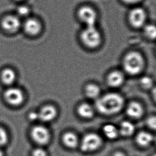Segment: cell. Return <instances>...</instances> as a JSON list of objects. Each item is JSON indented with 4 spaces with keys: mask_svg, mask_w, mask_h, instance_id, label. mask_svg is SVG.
<instances>
[{
    "mask_svg": "<svg viewBox=\"0 0 156 156\" xmlns=\"http://www.w3.org/2000/svg\"><path fill=\"white\" fill-rule=\"evenodd\" d=\"M145 59L137 51H129L123 57L122 68L125 72L131 76L139 74L145 66Z\"/></svg>",
    "mask_w": 156,
    "mask_h": 156,
    "instance_id": "2",
    "label": "cell"
},
{
    "mask_svg": "<svg viewBox=\"0 0 156 156\" xmlns=\"http://www.w3.org/2000/svg\"><path fill=\"white\" fill-rule=\"evenodd\" d=\"M144 110L140 104L136 102H132L129 104L126 109L127 115L131 118L137 119L142 116Z\"/></svg>",
    "mask_w": 156,
    "mask_h": 156,
    "instance_id": "13",
    "label": "cell"
},
{
    "mask_svg": "<svg viewBox=\"0 0 156 156\" xmlns=\"http://www.w3.org/2000/svg\"><path fill=\"white\" fill-rule=\"evenodd\" d=\"M144 36L150 40H154L156 38V29L155 26L152 24H146L142 28Z\"/></svg>",
    "mask_w": 156,
    "mask_h": 156,
    "instance_id": "20",
    "label": "cell"
},
{
    "mask_svg": "<svg viewBox=\"0 0 156 156\" xmlns=\"http://www.w3.org/2000/svg\"><path fill=\"white\" fill-rule=\"evenodd\" d=\"M18 1H21V0H18Z\"/></svg>",
    "mask_w": 156,
    "mask_h": 156,
    "instance_id": "31",
    "label": "cell"
},
{
    "mask_svg": "<svg viewBox=\"0 0 156 156\" xmlns=\"http://www.w3.org/2000/svg\"><path fill=\"white\" fill-rule=\"evenodd\" d=\"M33 156H47V152L42 148H36L32 153Z\"/></svg>",
    "mask_w": 156,
    "mask_h": 156,
    "instance_id": "25",
    "label": "cell"
},
{
    "mask_svg": "<svg viewBox=\"0 0 156 156\" xmlns=\"http://www.w3.org/2000/svg\"><path fill=\"white\" fill-rule=\"evenodd\" d=\"M85 93L90 98H97L100 93L99 87L94 84H89L85 87Z\"/></svg>",
    "mask_w": 156,
    "mask_h": 156,
    "instance_id": "21",
    "label": "cell"
},
{
    "mask_svg": "<svg viewBox=\"0 0 156 156\" xmlns=\"http://www.w3.org/2000/svg\"><path fill=\"white\" fill-rule=\"evenodd\" d=\"M147 13L141 6H135L129 11L128 19L130 25L135 28H142L147 24Z\"/></svg>",
    "mask_w": 156,
    "mask_h": 156,
    "instance_id": "5",
    "label": "cell"
},
{
    "mask_svg": "<svg viewBox=\"0 0 156 156\" xmlns=\"http://www.w3.org/2000/svg\"><path fill=\"white\" fill-rule=\"evenodd\" d=\"M77 16L85 26L96 25L98 15L93 7L90 6H83L78 8Z\"/></svg>",
    "mask_w": 156,
    "mask_h": 156,
    "instance_id": "4",
    "label": "cell"
},
{
    "mask_svg": "<svg viewBox=\"0 0 156 156\" xmlns=\"http://www.w3.org/2000/svg\"><path fill=\"white\" fill-rule=\"evenodd\" d=\"M156 119L155 117H151L149 118L147 120V124L148 126L152 129L156 128Z\"/></svg>",
    "mask_w": 156,
    "mask_h": 156,
    "instance_id": "26",
    "label": "cell"
},
{
    "mask_svg": "<svg viewBox=\"0 0 156 156\" xmlns=\"http://www.w3.org/2000/svg\"><path fill=\"white\" fill-rule=\"evenodd\" d=\"M135 131V127L132 122L125 121L120 124L119 133L124 136H129L133 134Z\"/></svg>",
    "mask_w": 156,
    "mask_h": 156,
    "instance_id": "18",
    "label": "cell"
},
{
    "mask_svg": "<svg viewBox=\"0 0 156 156\" xmlns=\"http://www.w3.org/2000/svg\"><path fill=\"white\" fill-rule=\"evenodd\" d=\"M101 144V139L95 133H89L83 137L80 148L83 151L89 152L97 149Z\"/></svg>",
    "mask_w": 156,
    "mask_h": 156,
    "instance_id": "6",
    "label": "cell"
},
{
    "mask_svg": "<svg viewBox=\"0 0 156 156\" xmlns=\"http://www.w3.org/2000/svg\"><path fill=\"white\" fill-rule=\"evenodd\" d=\"M62 141L65 145L68 148H75L78 145V137L74 133L69 132L63 134Z\"/></svg>",
    "mask_w": 156,
    "mask_h": 156,
    "instance_id": "15",
    "label": "cell"
},
{
    "mask_svg": "<svg viewBox=\"0 0 156 156\" xmlns=\"http://www.w3.org/2000/svg\"><path fill=\"white\" fill-rule=\"evenodd\" d=\"M1 77L4 84H11L15 82L16 78V74L14 70L10 68H5L1 72Z\"/></svg>",
    "mask_w": 156,
    "mask_h": 156,
    "instance_id": "16",
    "label": "cell"
},
{
    "mask_svg": "<svg viewBox=\"0 0 156 156\" xmlns=\"http://www.w3.org/2000/svg\"><path fill=\"white\" fill-rule=\"evenodd\" d=\"M122 1L126 4L135 5L141 2L142 0H122Z\"/></svg>",
    "mask_w": 156,
    "mask_h": 156,
    "instance_id": "28",
    "label": "cell"
},
{
    "mask_svg": "<svg viewBox=\"0 0 156 156\" xmlns=\"http://www.w3.org/2000/svg\"><path fill=\"white\" fill-rule=\"evenodd\" d=\"M32 139L37 143L44 145L49 142L50 135L49 130L43 126L34 127L31 132Z\"/></svg>",
    "mask_w": 156,
    "mask_h": 156,
    "instance_id": "7",
    "label": "cell"
},
{
    "mask_svg": "<svg viewBox=\"0 0 156 156\" xmlns=\"http://www.w3.org/2000/svg\"><path fill=\"white\" fill-rule=\"evenodd\" d=\"M56 109L52 106H46L43 107L38 112L39 119L44 122H49L53 120L57 116Z\"/></svg>",
    "mask_w": 156,
    "mask_h": 156,
    "instance_id": "12",
    "label": "cell"
},
{
    "mask_svg": "<svg viewBox=\"0 0 156 156\" xmlns=\"http://www.w3.org/2000/svg\"><path fill=\"white\" fill-rule=\"evenodd\" d=\"M29 119L32 121H35V120L39 119L38 113L35 112H32L31 113H30L29 114Z\"/></svg>",
    "mask_w": 156,
    "mask_h": 156,
    "instance_id": "27",
    "label": "cell"
},
{
    "mask_svg": "<svg viewBox=\"0 0 156 156\" xmlns=\"http://www.w3.org/2000/svg\"><path fill=\"white\" fill-rule=\"evenodd\" d=\"M4 96L6 101L12 106H19L23 102L24 99L22 91L15 87L8 89L4 92Z\"/></svg>",
    "mask_w": 156,
    "mask_h": 156,
    "instance_id": "8",
    "label": "cell"
},
{
    "mask_svg": "<svg viewBox=\"0 0 156 156\" xmlns=\"http://www.w3.org/2000/svg\"><path fill=\"white\" fill-rule=\"evenodd\" d=\"M114 156H125V155L123 152H117L114 154Z\"/></svg>",
    "mask_w": 156,
    "mask_h": 156,
    "instance_id": "29",
    "label": "cell"
},
{
    "mask_svg": "<svg viewBox=\"0 0 156 156\" xmlns=\"http://www.w3.org/2000/svg\"><path fill=\"white\" fill-rule=\"evenodd\" d=\"M124 74L119 70H114L108 75L107 81L110 86L117 87L120 86L124 81Z\"/></svg>",
    "mask_w": 156,
    "mask_h": 156,
    "instance_id": "11",
    "label": "cell"
},
{
    "mask_svg": "<svg viewBox=\"0 0 156 156\" xmlns=\"http://www.w3.org/2000/svg\"><path fill=\"white\" fill-rule=\"evenodd\" d=\"M3 156V151H2V150L0 149V156Z\"/></svg>",
    "mask_w": 156,
    "mask_h": 156,
    "instance_id": "30",
    "label": "cell"
},
{
    "mask_svg": "<svg viewBox=\"0 0 156 156\" xmlns=\"http://www.w3.org/2000/svg\"><path fill=\"white\" fill-rule=\"evenodd\" d=\"M103 132L109 139H115L118 136L119 131L116 126L112 124L105 125L103 128Z\"/></svg>",
    "mask_w": 156,
    "mask_h": 156,
    "instance_id": "19",
    "label": "cell"
},
{
    "mask_svg": "<svg viewBox=\"0 0 156 156\" xmlns=\"http://www.w3.org/2000/svg\"><path fill=\"white\" fill-rule=\"evenodd\" d=\"M78 114L83 118L89 119L92 117L94 114L93 108L89 104L82 103L77 109Z\"/></svg>",
    "mask_w": 156,
    "mask_h": 156,
    "instance_id": "17",
    "label": "cell"
},
{
    "mask_svg": "<svg viewBox=\"0 0 156 156\" xmlns=\"http://www.w3.org/2000/svg\"><path fill=\"white\" fill-rule=\"evenodd\" d=\"M153 141L152 135L148 132L142 131L137 134L136 136V142L139 146L147 147Z\"/></svg>",
    "mask_w": 156,
    "mask_h": 156,
    "instance_id": "14",
    "label": "cell"
},
{
    "mask_svg": "<svg viewBox=\"0 0 156 156\" xmlns=\"http://www.w3.org/2000/svg\"><path fill=\"white\" fill-rule=\"evenodd\" d=\"M124 99L117 93H109L98 99L95 106L102 114L112 115L119 112L124 106Z\"/></svg>",
    "mask_w": 156,
    "mask_h": 156,
    "instance_id": "1",
    "label": "cell"
},
{
    "mask_svg": "<svg viewBox=\"0 0 156 156\" xmlns=\"http://www.w3.org/2000/svg\"><path fill=\"white\" fill-rule=\"evenodd\" d=\"M3 30L9 33L17 32L21 26V23L19 17L15 15H8L3 18L1 22Z\"/></svg>",
    "mask_w": 156,
    "mask_h": 156,
    "instance_id": "9",
    "label": "cell"
},
{
    "mask_svg": "<svg viewBox=\"0 0 156 156\" xmlns=\"http://www.w3.org/2000/svg\"><path fill=\"white\" fill-rule=\"evenodd\" d=\"M17 13L19 16L26 17L30 15V9L26 5H21L18 7Z\"/></svg>",
    "mask_w": 156,
    "mask_h": 156,
    "instance_id": "22",
    "label": "cell"
},
{
    "mask_svg": "<svg viewBox=\"0 0 156 156\" xmlns=\"http://www.w3.org/2000/svg\"></svg>",
    "mask_w": 156,
    "mask_h": 156,
    "instance_id": "32",
    "label": "cell"
},
{
    "mask_svg": "<svg viewBox=\"0 0 156 156\" xmlns=\"http://www.w3.org/2000/svg\"><path fill=\"white\" fill-rule=\"evenodd\" d=\"M8 136L6 131L2 127H0V146H3L7 143Z\"/></svg>",
    "mask_w": 156,
    "mask_h": 156,
    "instance_id": "24",
    "label": "cell"
},
{
    "mask_svg": "<svg viewBox=\"0 0 156 156\" xmlns=\"http://www.w3.org/2000/svg\"><path fill=\"white\" fill-rule=\"evenodd\" d=\"M23 28L26 33L31 36H35L40 33L42 30V25L38 19L29 18L24 22Z\"/></svg>",
    "mask_w": 156,
    "mask_h": 156,
    "instance_id": "10",
    "label": "cell"
},
{
    "mask_svg": "<svg viewBox=\"0 0 156 156\" xmlns=\"http://www.w3.org/2000/svg\"><path fill=\"white\" fill-rule=\"evenodd\" d=\"M140 84L144 88L149 89L152 87L153 81L149 76H144L140 79Z\"/></svg>",
    "mask_w": 156,
    "mask_h": 156,
    "instance_id": "23",
    "label": "cell"
},
{
    "mask_svg": "<svg viewBox=\"0 0 156 156\" xmlns=\"http://www.w3.org/2000/svg\"><path fill=\"white\" fill-rule=\"evenodd\" d=\"M80 38L83 44L89 49L97 48L102 41L101 33L96 25L85 26L80 31Z\"/></svg>",
    "mask_w": 156,
    "mask_h": 156,
    "instance_id": "3",
    "label": "cell"
}]
</instances>
